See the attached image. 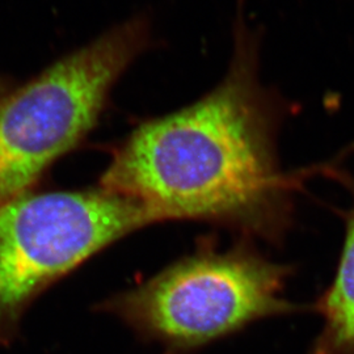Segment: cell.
<instances>
[{"label":"cell","instance_id":"6da1fadb","mask_svg":"<svg viewBox=\"0 0 354 354\" xmlns=\"http://www.w3.org/2000/svg\"><path fill=\"white\" fill-rule=\"evenodd\" d=\"M289 113L261 83L260 37L241 20L226 77L201 100L138 127L102 188L142 203L159 222L209 221L279 245L294 225L297 194L324 169L282 168L277 142Z\"/></svg>","mask_w":354,"mask_h":354},{"label":"cell","instance_id":"5b68a950","mask_svg":"<svg viewBox=\"0 0 354 354\" xmlns=\"http://www.w3.org/2000/svg\"><path fill=\"white\" fill-rule=\"evenodd\" d=\"M323 175L342 183L352 201L340 212L344 241L335 276L313 304L322 327L310 354H354V177L336 162L326 163Z\"/></svg>","mask_w":354,"mask_h":354},{"label":"cell","instance_id":"8992f818","mask_svg":"<svg viewBox=\"0 0 354 354\" xmlns=\"http://www.w3.org/2000/svg\"><path fill=\"white\" fill-rule=\"evenodd\" d=\"M3 91H4V88H3V86H1V83H0V96L3 95ZM1 99V97H0Z\"/></svg>","mask_w":354,"mask_h":354},{"label":"cell","instance_id":"7a4b0ae2","mask_svg":"<svg viewBox=\"0 0 354 354\" xmlns=\"http://www.w3.org/2000/svg\"><path fill=\"white\" fill-rule=\"evenodd\" d=\"M147 37L145 20L133 19L0 99V203L28 193L88 133Z\"/></svg>","mask_w":354,"mask_h":354},{"label":"cell","instance_id":"3957f363","mask_svg":"<svg viewBox=\"0 0 354 354\" xmlns=\"http://www.w3.org/2000/svg\"><path fill=\"white\" fill-rule=\"evenodd\" d=\"M292 274L290 264L241 245L193 256L106 308L152 337L196 346L264 319L304 311L285 295Z\"/></svg>","mask_w":354,"mask_h":354},{"label":"cell","instance_id":"277c9868","mask_svg":"<svg viewBox=\"0 0 354 354\" xmlns=\"http://www.w3.org/2000/svg\"><path fill=\"white\" fill-rule=\"evenodd\" d=\"M152 223L159 221L146 206L102 187L0 203V323H15L54 281Z\"/></svg>","mask_w":354,"mask_h":354}]
</instances>
